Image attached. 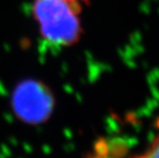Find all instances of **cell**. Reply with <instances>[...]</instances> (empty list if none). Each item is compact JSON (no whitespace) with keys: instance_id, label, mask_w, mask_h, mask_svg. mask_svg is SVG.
Returning <instances> with one entry per match:
<instances>
[{"instance_id":"obj_1","label":"cell","mask_w":159,"mask_h":158,"mask_svg":"<svg viewBox=\"0 0 159 158\" xmlns=\"http://www.w3.org/2000/svg\"><path fill=\"white\" fill-rule=\"evenodd\" d=\"M31 13L40 36L49 44L69 47L81 39L83 30L80 3L70 0H33Z\"/></svg>"},{"instance_id":"obj_2","label":"cell","mask_w":159,"mask_h":158,"mask_svg":"<svg viewBox=\"0 0 159 158\" xmlns=\"http://www.w3.org/2000/svg\"><path fill=\"white\" fill-rule=\"evenodd\" d=\"M11 102L16 118L26 124L37 125L52 116L56 100L52 90L44 82L26 79L15 87Z\"/></svg>"},{"instance_id":"obj_3","label":"cell","mask_w":159,"mask_h":158,"mask_svg":"<svg viewBox=\"0 0 159 158\" xmlns=\"http://www.w3.org/2000/svg\"><path fill=\"white\" fill-rule=\"evenodd\" d=\"M131 158H159V137L153 140L150 148L144 154Z\"/></svg>"},{"instance_id":"obj_4","label":"cell","mask_w":159,"mask_h":158,"mask_svg":"<svg viewBox=\"0 0 159 158\" xmlns=\"http://www.w3.org/2000/svg\"><path fill=\"white\" fill-rule=\"evenodd\" d=\"M70 1L77 2V3H80V4H81V2H85V1H87V0H70Z\"/></svg>"}]
</instances>
